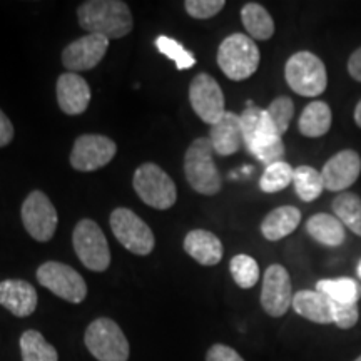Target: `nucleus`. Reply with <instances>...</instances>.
<instances>
[{"label": "nucleus", "mask_w": 361, "mask_h": 361, "mask_svg": "<svg viewBox=\"0 0 361 361\" xmlns=\"http://www.w3.org/2000/svg\"><path fill=\"white\" fill-rule=\"evenodd\" d=\"M79 25L85 32L121 39L133 30V13L123 0H87L78 8Z\"/></svg>", "instance_id": "1"}, {"label": "nucleus", "mask_w": 361, "mask_h": 361, "mask_svg": "<svg viewBox=\"0 0 361 361\" xmlns=\"http://www.w3.org/2000/svg\"><path fill=\"white\" fill-rule=\"evenodd\" d=\"M243 128V139L247 151L255 154L266 166L283 161L284 144L283 135L274 129L266 111L247 102V107L239 114Z\"/></svg>", "instance_id": "2"}, {"label": "nucleus", "mask_w": 361, "mask_h": 361, "mask_svg": "<svg viewBox=\"0 0 361 361\" xmlns=\"http://www.w3.org/2000/svg\"><path fill=\"white\" fill-rule=\"evenodd\" d=\"M214 149L209 137L191 142L184 156V174L194 191L202 196H214L223 188V178L214 162Z\"/></svg>", "instance_id": "3"}, {"label": "nucleus", "mask_w": 361, "mask_h": 361, "mask_svg": "<svg viewBox=\"0 0 361 361\" xmlns=\"http://www.w3.org/2000/svg\"><path fill=\"white\" fill-rule=\"evenodd\" d=\"M261 54L258 45L250 35H228L218 49V66L223 74L231 80L250 79L259 67Z\"/></svg>", "instance_id": "4"}, {"label": "nucleus", "mask_w": 361, "mask_h": 361, "mask_svg": "<svg viewBox=\"0 0 361 361\" xmlns=\"http://www.w3.org/2000/svg\"><path fill=\"white\" fill-rule=\"evenodd\" d=\"M284 78L288 85L303 97H318L328 87L326 67L322 59L308 51H300L288 59Z\"/></svg>", "instance_id": "5"}, {"label": "nucleus", "mask_w": 361, "mask_h": 361, "mask_svg": "<svg viewBox=\"0 0 361 361\" xmlns=\"http://www.w3.org/2000/svg\"><path fill=\"white\" fill-rule=\"evenodd\" d=\"M134 191L144 204L154 209H169L178 200V188L164 169L152 162L139 166L133 178Z\"/></svg>", "instance_id": "6"}, {"label": "nucleus", "mask_w": 361, "mask_h": 361, "mask_svg": "<svg viewBox=\"0 0 361 361\" xmlns=\"http://www.w3.org/2000/svg\"><path fill=\"white\" fill-rule=\"evenodd\" d=\"M84 343L97 361H128L129 341L111 318H97L85 329Z\"/></svg>", "instance_id": "7"}, {"label": "nucleus", "mask_w": 361, "mask_h": 361, "mask_svg": "<svg viewBox=\"0 0 361 361\" xmlns=\"http://www.w3.org/2000/svg\"><path fill=\"white\" fill-rule=\"evenodd\" d=\"M72 245L85 268L102 273L111 264V250L101 226L92 219H82L72 233Z\"/></svg>", "instance_id": "8"}, {"label": "nucleus", "mask_w": 361, "mask_h": 361, "mask_svg": "<svg viewBox=\"0 0 361 361\" xmlns=\"http://www.w3.org/2000/svg\"><path fill=\"white\" fill-rule=\"evenodd\" d=\"M111 229L126 250L137 256H147L154 250L152 229L128 207H117L111 213Z\"/></svg>", "instance_id": "9"}, {"label": "nucleus", "mask_w": 361, "mask_h": 361, "mask_svg": "<svg viewBox=\"0 0 361 361\" xmlns=\"http://www.w3.org/2000/svg\"><path fill=\"white\" fill-rule=\"evenodd\" d=\"M37 281L69 303L79 305L87 296V284L84 278L69 264L59 263V261H47L40 264L37 269Z\"/></svg>", "instance_id": "10"}, {"label": "nucleus", "mask_w": 361, "mask_h": 361, "mask_svg": "<svg viewBox=\"0 0 361 361\" xmlns=\"http://www.w3.org/2000/svg\"><path fill=\"white\" fill-rule=\"evenodd\" d=\"M20 218L25 231L39 243L51 241L57 231V209L42 191H32L25 197L20 207Z\"/></svg>", "instance_id": "11"}, {"label": "nucleus", "mask_w": 361, "mask_h": 361, "mask_svg": "<svg viewBox=\"0 0 361 361\" xmlns=\"http://www.w3.org/2000/svg\"><path fill=\"white\" fill-rule=\"evenodd\" d=\"M116 142L107 135H79L71 152V166L80 173H92L109 164L116 157Z\"/></svg>", "instance_id": "12"}, {"label": "nucleus", "mask_w": 361, "mask_h": 361, "mask_svg": "<svg viewBox=\"0 0 361 361\" xmlns=\"http://www.w3.org/2000/svg\"><path fill=\"white\" fill-rule=\"evenodd\" d=\"M189 102L192 111L202 123L213 126L223 117L224 109V94L221 85L213 75L201 72L191 80L189 85Z\"/></svg>", "instance_id": "13"}, {"label": "nucleus", "mask_w": 361, "mask_h": 361, "mask_svg": "<svg viewBox=\"0 0 361 361\" xmlns=\"http://www.w3.org/2000/svg\"><path fill=\"white\" fill-rule=\"evenodd\" d=\"M293 296L290 273L281 264H271L263 276L261 290V306L266 314L281 318L291 308Z\"/></svg>", "instance_id": "14"}, {"label": "nucleus", "mask_w": 361, "mask_h": 361, "mask_svg": "<svg viewBox=\"0 0 361 361\" xmlns=\"http://www.w3.org/2000/svg\"><path fill=\"white\" fill-rule=\"evenodd\" d=\"M107 49L109 39L96 34L82 35L62 51V66L69 72L90 71L102 61Z\"/></svg>", "instance_id": "15"}, {"label": "nucleus", "mask_w": 361, "mask_h": 361, "mask_svg": "<svg viewBox=\"0 0 361 361\" xmlns=\"http://www.w3.org/2000/svg\"><path fill=\"white\" fill-rule=\"evenodd\" d=\"M361 174V157L353 149H345L328 159L322 169L324 189L331 192H345L358 180Z\"/></svg>", "instance_id": "16"}, {"label": "nucleus", "mask_w": 361, "mask_h": 361, "mask_svg": "<svg viewBox=\"0 0 361 361\" xmlns=\"http://www.w3.org/2000/svg\"><path fill=\"white\" fill-rule=\"evenodd\" d=\"M57 104L67 116H79L87 111L90 102V87L82 75L66 72L57 79Z\"/></svg>", "instance_id": "17"}, {"label": "nucleus", "mask_w": 361, "mask_h": 361, "mask_svg": "<svg viewBox=\"0 0 361 361\" xmlns=\"http://www.w3.org/2000/svg\"><path fill=\"white\" fill-rule=\"evenodd\" d=\"M0 306L17 318H27L37 308V291L24 279H6L0 283Z\"/></svg>", "instance_id": "18"}, {"label": "nucleus", "mask_w": 361, "mask_h": 361, "mask_svg": "<svg viewBox=\"0 0 361 361\" xmlns=\"http://www.w3.org/2000/svg\"><path fill=\"white\" fill-rule=\"evenodd\" d=\"M293 310L301 318L318 324L335 323V301L316 290H301L293 296Z\"/></svg>", "instance_id": "19"}, {"label": "nucleus", "mask_w": 361, "mask_h": 361, "mask_svg": "<svg viewBox=\"0 0 361 361\" xmlns=\"http://www.w3.org/2000/svg\"><path fill=\"white\" fill-rule=\"evenodd\" d=\"M209 141L216 154L231 156L234 152H238L245 144L239 116L226 111L218 123L211 126Z\"/></svg>", "instance_id": "20"}, {"label": "nucleus", "mask_w": 361, "mask_h": 361, "mask_svg": "<svg viewBox=\"0 0 361 361\" xmlns=\"http://www.w3.org/2000/svg\"><path fill=\"white\" fill-rule=\"evenodd\" d=\"M184 251L202 266H216L224 255L221 239L206 229L189 231L184 239Z\"/></svg>", "instance_id": "21"}, {"label": "nucleus", "mask_w": 361, "mask_h": 361, "mask_svg": "<svg viewBox=\"0 0 361 361\" xmlns=\"http://www.w3.org/2000/svg\"><path fill=\"white\" fill-rule=\"evenodd\" d=\"M306 233L319 245L326 247H338L345 243V226L335 214L318 213L306 221Z\"/></svg>", "instance_id": "22"}, {"label": "nucleus", "mask_w": 361, "mask_h": 361, "mask_svg": "<svg viewBox=\"0 0 361 361\" xmlns=\"http://www.w3.org/2000/svg\"><path fill=\"white\" fill-rule=\"evenodd\" d=\"M301 223V211L295 206H281L273 209L261 223V233L268 241H279L290 236Z\"/></svg>", "instance_id": "23"}, {"label": "nucleus", "mask_w": 361, "mask_h": 361, "mask_svg": "<svg viewBox=\"0 0 361 361\" xmlns=\"http://www.w3.org/2000/svg\"><path fill=\"white\" fill-rule=\"evenodd\" d=\"M331 107L323 101H313L303 109L298 121V129L306 137H322L331 128Z\"/></svg>", "instance_id": "24"}, {"label": "nucleus", "mask_w": 361, "mask_h": 361, "mask_svg": "<svg viewBox=\"0 0 361 361\" xmlns=\"http://www.w3.org/2000/svg\"><path fill=\"white\" fill-rule=\"evenodd\" d=\"M241 20L252 40H268L274 34V20L263 6L256 2L246 4L241 8Z\"/></svg>", "instance_id": "25"}, {"label": "nucleus", "mask_w": 361, "mask_h": 361, "mask_svg": "<svg viewBox=\"0 0 361 361\" xmlns=\"http://www.w3.org/2000/svg\"><path fill=\"white\" fill-rule=\"evenodd\" d=\"M316 291L323 293L329 300L341 305H358L361 298V284L353 278L319 279Z\"/></svg>", "instance_id": "26"}, {"label": "nucleus", "mask_w": 361, "mask_h": 361, "mask_svg": "<svg viewBox=\"0 0 361 361\" xmlns=\"http://www.w3.org/2000/svg\"><path fill=\"white\" fill-rule=\"evenodd\" d=\"M333 214L351 233L361 236V197L358 194L350 191L338 194L333 200Z\"/></svg>", "instance_id": "27"}, {"label": "nucleus", "mask_w": 361, "mask_h": 361, "mask_svg": "<svg viewBox=\"0 0 361 361\" xmlns=\"http://www.w3.org/2000/svg\"><path fill=\"white\" fill-rule=\"evenodd\" d=\"M22 361H59L57 350L35 329H27L20 336Z\"/></svg>", "instance_id": "28"}, {"label": "nucleus", "mask_w": 361, "mask_h": 361, "mask_svg": "<svg viewBox=\"0 0 361 361\" xmlns=\"http://www.w3.org/2000/svg\"><path fill=\"white\" fill-rule=\"evenodd\" d=\"M293 184H295L298 197L305 202H313L314 200H318L324 189L322 173L311 168V166H300V168H296Z\"/></svg>", "instance_id": "29"}, {"label": "nucleus", "mask_w": 361, "mask_h": 361, "mask_svg": "<svg viewBox=\"0 0 361 361\" xmlns=\"http://www.w3.org/2000/svg\"><path fill=\"white\" fill-rule=\"evenodd\" d=\"M293 178H295V169L288 162H274V164L266 166L264 173L261 176L259 188L266 194L279 192L290 186L293 183Z\"/></svg>", "instance_id": "30"}, {"label": "nucleus", "mask_w": 361, "mask_h": 361, "mask_svg": "<svg viewBox=\"0 0 361 361\" xmlns=\"http://www.w3.org/2000/svg\"><path fill=\"white\" fill-rule=\"evenodd\" d=\"M229 271L234 283L243 290H251L259 281V266L247 255H236L229 263Z\"/></svg>", "instance_id": "31"}, {"label": "nucleus", "mask_w": 361, "mask_h": 361, "mask_svg": "<svg viewBox=\"0 0 361 361\" xmlns=\"http://www.w3.org/2000/svg\"><path fill=\"white\" fill-rule=\"evenodd\" d=\"M156 47L162 56L174 61V64L179 71L191 69V67L196 64V57H194L188 49H184L183 44L168 37V35H159V37L156 39Z\"/></svg>", "instance_id": "32"}, {"label": "nucleus", "mask_w": 361, "mask_h": 361, "mask_svg": "<svg viewBox=\"0 0 361 361\" xmlns=\"http://www.w3.org/2000/svg\"><path fill=\"white\" fill-rule=\"evenodd\" d=\"M266 114H268L279 135H283L288 130V128H290L293 116H295V104H293L290 97L279 96L269 104V107L266 109Z\"/></svg>", "instance_id": "33"}, {"label": "nucleus", "mask_w": 361, "mask_h": 361, "mask_svg": "<svg viewBox=\"0 0 361 361\" xmlns=\"http://www.w3.org/2000/svg\"><path fill=\"white\" fill-rule=\"evenodd\" d=\"M226 6L224 0H186L184 8L192 19H211V17L218 16Z\"/></svg>", "instance_id": "34"}, {"label": "nucleus", "mask_w": 361, "mask_h": 361, "mask_svg": "<svg viewBox=\"0 0 361 361\" xmlns=\"http://www.w3.org/2000/svg\"><path fill=\"white\" fill-rule=\"evenodd\" d=\"M360 311L358 305H341L335 306V324L340 329H350L358 323Z\"/></svg>", "instance_id": "35"}, {"label": "nucleus", "mask_w": 361, "mask_h": 361, "mask_svg": "<svg viewBox=\"0 0 361 361\" xmlns=\"http://www.w3.org/2000/svg\"><path fill=\"white\" fill-rule=\"evenodd\" d=\"M206 361H245L241 355L231 346L223 345V343H216L211 346L206 353Z\"/></svg>", "instance_id": "36"}, {"label": "nucleus", "mask_w": 361, "mask_h": 361, "mask_svg": "<svg viewBox=\"0 0 361 361\" xmlns=\"http://www.w3.org/2000/svg\"><path fill=\"white\" fill-rule=\"evenodd\" d=\"M13 139V126L7 114L0 109V147H6Z\"/></svg>", "instance_id": "37"}, {"label": "nucleus", "mask_w": 361, "mask_h": 361, "mask_svg": "<svg viewBox=\"0 0 361 361\" xmlns=\"http://www.w3.org/2000/svg\"><path fill=\"white\" fill-rule=\"evenodd\" d=\"M348 72L350 75L355 80L361 82V47L356 49V51L351 54L348 59Z\"/></svg>", "instance_id": "38"}, {"label": "nucleus", "mask_w": 361, "mask_h": 361, "mask_svg": "<svg viewBox=\"0 0 361 361\" xmlns=\"http://www.w3.org/2000/svg\"><path fill=\"white\" fill-rule=\"evenodd\" d=\"M355 123L358 128H361V101L356 104V107H355Z\"/></svg>", "instance_id": "39"}, {"label": "nucleus", "mask_w": 361, "mask_h": 361, "mask_svg": "<svg viewBox=\"0 0 361 361\" xmlns=\"http://www.w3.org/2000/svg\"><path fill=\"white\" fill-rule=\"evenodd\" d=\"M358 276L361 279V259H360V264H358Z\"/></svg>", "instance_id": "40"}, {"label": "nucleus", "mask_w": 361, "mask_h": 361, "mask_svg": "<svg viewBox=\"0 0 361 361\" xmlns=\"http://www.w3.org/2000/svg\"><path fill=\"white\" fill-rule=\"evenodd\" d=\"M355 361H361V355H360V356H358V358H356Z\"/></svg>", "instance_id": "41"}]
</instances>
